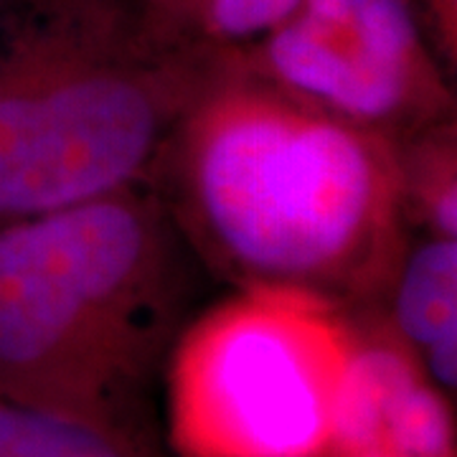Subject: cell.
<instances>
[{
	"label": "cell",
	"mask_w": 457,
	"mask_h": 457,
	"mask_svg": "<svg viewBox=\"0 0 457 457\" xmlns=\"http://www.w3.org/2000/svg\"><path fill=\"white\" fill-rule=\"evenodd\" d=\"M150 188L191 252L239 287L371 308L407 245L392 140L312 110L227 59Z\"/></svg>",
	"instance_id": "cell-1"
},
{
	"label": "cell",
	"mask_w": 457,
	"mask_h": 457,
	"mask_svg": "<svg viewBox=\"0 0 457 457\" xmlns=\"http://www.w3.org/2000/svg\"><path fill=\"white\" fill-rule=\"evenodd\" d=\"M188 254L150 186L0 224V396L145 427Z\"/></svg>",
	"instance_id": "cell-2"
},
{
	"label": "cell",
	"mask_w": 457,
	"mask_h": 457,
	"mask_svg": "<svg viewBox=\"0 0 457 457\" xmlns=\"http://www.w3.org/2000/svg\"><path fill=\"white\" fill-rule=\"evenodd\" d=\"M0 46V224L150 186L219 59L135 0H8Z\"/></svg>",
	"instance_id": "cell-3"
},
{
	"label": "cell",
	"mask_w": 457,
	"mask_h": 457,
	"mask_svg": "<svg viewBox=\"0 0 457 457\" xmlns=\"http://www.w3.org/2000/svg\"><path fill=\"white\" fill-rule=\"evenodd\" d=\"M351 315L312 295L239 287L180 330L170 429L183 457H330Z\"/></svg>",
	"instance_id": "cell-4"
},
{
	"label": "cell",
	"mask_w": 457,
	"mask_h": 457,
	"mask_svg": "<svg viewBox=\"0 0 457 457\" xmlns=\"http://www.w3.org/2000/svg\"><path fill=\"white\" fill-rule=\"evenodd\" d=\"M224 59L394 145L453 117L450 69L411 0H300L257 44Z\"/></svg>",
	"instance_id": "cell-5"
},
{
	"label": "cell",
	"mask_w": 457,
	"mask_h": 457,
	"mask_svg": "<svg viewBox=\"0 0 457 457\" xmlns=\"http://www.w3.org/2000/svg\"><path fill=\"white\" fill-rule=\"evenodd\" d=\"M374 311L414 359L429 343L457 336V237L422 234L407 242Z\"/></svg>",
	"instance_id": "cell-6"
},
{
	"label": "cell",
	"mask_w": 457,
	"mask_h": 457,
	"mask_svg": "<svg viewBox=\"0 0 457 457\" xmlns=\"http://www.w3.org/2000/svg\"><path fill=\"white\" fill-rule=\"evenodd\" d=\"M0 457H163L145 427H128L0 396Z\"/></svg>",
	"instance_id": "cell-7"
},
{
	"label": "cell",
	"mask_w": 457,
	"mask_h": 457,
	"mask_svg": "<svg viewBox=\"0 0 457 457\" xmlns=\"http://www.w3.org/2000/svg\"><path fill=\"white\" fill-rule=\"evenodd\" d=\"M300 0H135L143 16L186 49L213 59L257 44Z\"/></svg>",
	"instance_id": "cell-8"
},
{
	"label": "cell",
	"mask_w": 457,
	"mask_h": 457,
	"mask_svg": "<svg viewBox=\"0 0 457 457\" xmlns=\"http://www.w3.org/2000/svg\"><path fill=\"white\" fill-rule=\"evenodd\" d=\"M455 117H445L396 143L407 224L422 234L457 237Z\"/></svg>",
	"instance_id": "cell-9"
},
{
	"label": "cell",
	"mask_w": 457,
	"mask_h": 457,
	"mask_svg": "<svg viewBox=\"0 0 457 457\" xmlns=\"http://www.w3.org/2000/svg\"><path fill=\"white\" fill-rule=\"evenodd\" d=\"M378 447L399 457H455V420L447 394L425 376L411 381L386 411Z\"/></svg>",
	"instance_id": "cell-10"
},
{
	"label": "cell",
	"mask_w": 457,
	"mask_h": 457,
	"mask_svg": "<svg viewBox=\"0 0 457 457\" xmlns=\"http://www.w3.org/2000/svg\"><path fill=\"white\" fill-rule=\"evenodd\" d=\"M450 71L457 64V0H411Z\"/></svg>",
	"instance_id": "cell-11"
},
{
	"label": "cell",
	"mask_w": 457,
	"mask_h": 457,
	"mask_svg": "<svg viewBox=\"0 0 457 457\" xmlns=\"http://www.w3.org/2000/svg\"><path fill=\"white\" fill-rule=\"evenodd\" d=\"M338 457H399V455H394L392 450H386V447H366V450L345 453V455H338Z\"/></svg>",
	"instance_id": "cell-12"
}]
</instances>
